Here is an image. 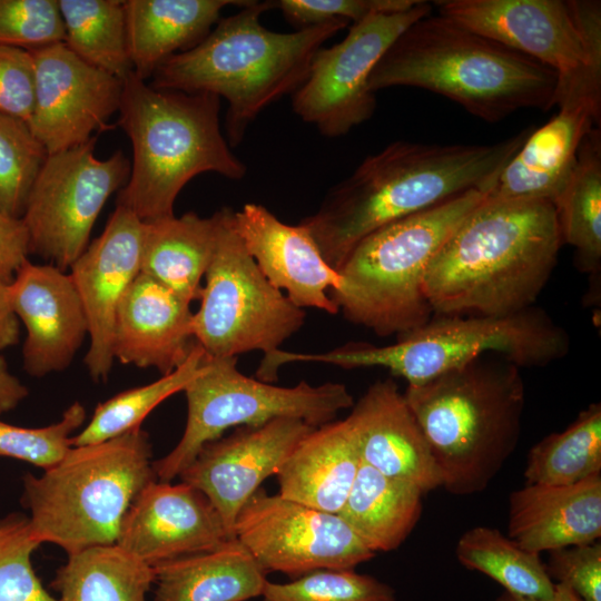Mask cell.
Segmentation results:
<instances>
[{
  "label": "cell",
  "instance_id": "6da1fadb",
  "mask_svg": "<svg viewBox=\"0 0 601 601\" xmlns=\"http://www.w3.org/2000/svg\"><path fill=\"white\" fill-rule=\"evenodd\" d=\"M530 132L526 129L493 145L394 141L366 157L298 224L337 270L352 249L376 229L469 190L489 195Z\"/></svg>",
  "mask_w": 601,
  "mask_h": 601
},
{
  "label": "cell",
  "instance_id": "7a4b0ae2",
  "mask_svg": "<svg viewBox=\"0 0 601 601\" xmlns=\"http://www.w3.org/2000/svg\"><path fill=\"white\" fill-rule=\"evenodd\" d=\"M561 245L553 204L486 197L427 269L424 292L433 315H505L533 306Z\"/></svg>",
  "mask_w": 601,
  "mask_h": 601
},
{
  "label": "cell",
  "instance_id": "3957f363",
  "mask_svg": "<svg viewBox=\"0 0 601 601\" xmlns=\"http://www.w3.org/2000/svg\"><path fill=\"white\" fill-rule=\"evenodd\" d=\"M275 1H249L220 18L191 49L165 60L151 87L188 93H211L227 101V141L235 147L269 105L294 93L306 80L314 55L349 23L331 20L293 32L265 28L262 14Z\"/></svg>",
  "mask_w": 601,
  "mask_h": 601
},
{
  "label": "cell",
  "instance_id": "277c9868",
  "mask_svg": "<svg viewBox=\"0 0 601 601\" xmlns=\"http://www.w3.org/2000/svg\"><path fill=\"white\" fill-rule=\"evenodd\" d=\"M416 87L496 122L524 108L554 107L556 73L437 13L408 26L374 67L368 89Z\"/></svg>",
  "mask_w": 601,
  "mask_h": 601
},
{
  "label": "cell",
  "instance_id": "5b68a950",
  "mask_svg": "<svg viewBox=\"0 0 601 601\" xmlns=\"http://www.w3.org/2000/svg\"><path fill=\"white\" fill-rule=\"evenodd\" d=\"M403 395L452 494L483 492L518 447L525 386L502 356L407 385Z\"/></svg>",
  "mask_w": 601,
  "mask_h": 601
},
{
  "label": "cell",
  "instance_id": "8992f818",
  "mask_svg": "<svg viewBox=\"0 0 601 601\" xmlns=\"http://www.w3.org/2000/svg\"><path fill=\"white\" fill-rule=\"evenodd\" d=\"M220 98L151 87L134 71L122 80L119 125L132 145V164L117 205L142 221L174 216L176 198L197 175L242 179L219 122Z\"/></svg>",
  "mask_w": 601,
  "mask_h": 601
},
{
  "label": "cell",
  "instance_id": "52a82bcc",
  "mask_svg": "<svg viewBox=\"0 0 601 601\" xmlns=\"http://www.w3.org/2000/svg\"><path fill=\"white\" fill-rule=\"evenodd\" d=\"M570 345L566 331L544 309L531 306L505 315H433L390 345L348 342L319 353L279 348L267 354L264 364L273 374L290 363L383 367L407 385H417L490 353L518 367H542L563 358Z\"/></svg>",
  "mask_w": 601,
  "mask_h": 601
},
{
  "label": "cell",
  "instance_id": "ba28073f",
  "mask_svg": "<svg viewBox=\"0 0 601 601\" xmlns=\"http://www.w3.org/2000/svg\"><path fill=\"white\" fill-rule=\"evenodd\" d=\"M487 193L465 191L387 224L363 238L341 267L329 297L348 322L380 337L402 335L433 311L424 292L427 269L457 226Z\"/></svg>",
  "mask_w": 601,
  "mask_h": 601
},
{
  "label": "cell",
  "instance_id": "9c48e42d",
  "mask_svg": "<svg viewBox=\"0 0 601 601\" xmlns=\"http://www.w3.org/2000/svg\"><path fill=\"white\" fill-rule=\"evenodd\" d=\"M151 455L148 433L136 427L104 442L71 446L42 475L27 474L23 501L32 536L67 554L115 544L131 502L157 480Z\"/></svg>",
  "mask_w": 601,
  "mask_h": 601
},
{
  "label": "cell",
  "instance_id": "30bf717a",
  "mask_svg": "<svg viewBox=\"0 0 601 601\" xmlns=\"http://www.w3.org/2000/svg\"><path fill=\"white\" fill-rule=\"evenodd\" d=\"M440 14L556 73L554 106L601 112V3L595 0H442Z\"/></svg>",
  "mask_w": 601,
  "mask_h": 601
},
{
  "label": "cell",
  "instance_id": "8fae6325",
  "mask_svg": "<svg viewBox=\"0 0 601 601\" xmlns=\"http://www.w3.org/2000/svg\"><path fill=\"white\" fill-rule=\"evenodd\" d=\"M187 422L178 444L152 462L157 480L170 482L190 464L208 442L230 427L257 426L269 421L297 418L317 427L353 406L348 388L336 382L276 386L244 375L237 357H211L205 353L203 370L184 390Z\"/></svg>",
  "mask_w": 601,
  "mask_h": 601
},
{
  "label": "cell",
  "instance_id": "7c38bea8",
  "mask_svg": "<svg viewBox=\"0 0 601 601\" xmlns=\"http://www.w3.org/2000/svg\"><path fill=\"white\" fill-rule=\"evenodd\" d=\"M221 209L213 258L194 313L195 341L211 357L268 354L297 333L306 312L274 287L234 227V210Z\"/></svg>",
  "mask_w": 601,
  "mask_h": 601
},
{
  "label": "cell",
  "instance_id": "4fadbf2b",
  "mask_svg": "<svg viewBox=\"0 0 601 601\" xmlns=\"http://www.w3.org/2000/svg\"><path fill=\"white\" fill-rule=\"evenodd\" d=\"M96 137L48 154L21 217L29 253L67 270L89 245L91 229L108 198L130 174L121 150L107 159L95 156Z\"/></svg>",
  "mask_w": 601,
  "mask_h": 601
},
{
  "label": "cell",
  "instance_id": "5bb4252c",
  "mask_svg": "<svg viewBox=\"0 0 601 601\" xmlns=\"http://www.w3.org/2000/svg\"><path fill=\"white\" fill-rule=\"evenodd\" d=\"M430 13L432 4L420 0L411 9L353 23L343 40L314 55L306 80L293 93V111L328 138L368 120L376 107L368 89L374 67L408 26Z\"/></svg>",
  "mask_w": 601,
  "mask_h": 601
},
{
  "label": "cell",
  "instance_id": "9a60e30c",
  "mask_svg": "<svg viewBox=\"0 0 601 601\" xmlns=\"http://www.w3.org/2000/svg\"><path fill=\"white\" fill-rule=\"evenodd\" d=\"M234 533L266 574L292 579L317 570L355 569L376 555L338 514L270 495L263 487L238 512Z\"/></svg>",
  "mask_w": 601,
  "mask_h": 601
},
{
  "label": "cell",
  "instance_id": "2e32d148",
  "mask_svg": "<svg viewBox=\"0 0 601 601\" xmlns=\"http://www.w3.org/2000/svg\"><path fill=\"white\" fill-rule=\"evenodd\" d=\"M35 105L28 125L48 154L87 142L119 110L122 81L76 56L63 42L29 50Z\"/></svg>",
  "mask_w": 601,
  "mask_h": 601
},
{
  "label": "cell",
  "instance_id": "e0dca14e",
  "mask_svg": "<svg viewBox=\"0 0 601 601\" xmlns=\"http://www.w3.org/2000/svg\"><path fill=\"white\" fill-rule=\"evenodd\" d=\"M313 428L288 417L236 427L229 436L206 443L179 477L209 499L234 540L235 520L243 505L267 477L276 475Z\"/></svg>",
  "mask_w": 601,
  "mask_h": 601
},
{
  "label": "cell",
  "instance_id": "ac0fdd59",
  "mask_svg": "<svg viewBox=\"0 0 601 601\" xmlns=\"http://www.w3.org/2000/svg\"><path fill=\"white\" fill-rule=\"evenodd\" d=\"M144 221L116 206L104 231L70 266L82 303L90 344L85 365L95 381L108 377L114 357V331L118 307L140 274Z\"/></svg>",
  "mask_w": 601,
  "mask_h": 601
},
{
  "label": "cell",
  "instance_id": "d6986e66",
  "mask_svg": "<svg viewBox=\"0 0 601 601\" xmlns=\"http://www.w3.org/2000/svg\"><path fill=\"white\" fill-rule=\"evenodd\" d=\"M228 540L221 516L203 492L184 482L154 480L131 502L116 544L155 566Z\"/></svg>",
  "mask_w": 601,
  "mask_h": 601
},
{
  "label": "cell",
  "instance_id": "ffe728a7",
  "mask_svg": "<svg viewBox=\"0 0 601 601\" xmlns=\"http://www.w3.org/2000/svg\"><path fill=\"white\" fill-rule=\"evenodd\" d=\"M9 293L27 332L24 371L42 377L66 370L88 335L87 317L70 273L28 259L9 283Z\"/></svg>",
  "mask_w": 601,
  "mask_h": 601
},
{
  "label": "cell",
  "instance_id": "44dd1931",
  "mask_svg": "<svg viewBox=\"0 0 601 601\" xmlns=\"http://www.w3.org/2000/svg\"><path fill=\"white\" fill-rule=\"evenodd\" d=\"M234 227L264 276L294 305L338 313L329 292L338 288L341 275L302 225L283 223L265 206L247 203L234 210Z\"/></svg>",
  "mask_w": 601,
  "mask_h": 601
},
{
  "label": "cell",
  "instance_id": "7402d4cb",
  "mask_svg": "<svg viewBox=\"0 0 601 601\" xmlns=\"http://www.w3.org/2000/svg\"><path fill=\"white\" fill-rule=\"evenodd\" d=\"M344 420L364 464L424 494L442 486L427 442L394 380L374 382Z\"/></svg>",
  "mask_w": 601,
  "mask_h": 601
},
{
  "label": "cell",
  "instance_id": "603a6c76",
  "mask_svg": "<svg viewBox=\"0 0 601 601\" xmlns=\"http://www.w3.org/2000/svg\"><path fill=\"white\" fill-rule=\"evenodd\" d=\"M193 319L190 303L140 273L118 307L114 357L169 374L186 361L196 342Z\"/></svg>",
  "mask_w": 601,
  "mask_h": 601
},
{
  "label": "cell",
  "instance_id": "cb8c5ba5",
  "mask_svg": "<svg viewBox=\"0 0 601 601\" xmlns=\"http://www.w3.org/2000/svg\"><path fill=\"white\" fill-rule=\"evenodd\" d=\"M600 115L589 106L559 108L546 124L530 132L487 197L554 205L572 177L582 140L600 126Z\"/></svg>",
  "mask_w": 601,
  "mask_h": 601
},
{
  "label": "cell",
  "instance_id": "d4e9b609",
  "mask_svg": "<svg viewBox=\"0 0 601 601\" xmlns=\"http://www.w3.org/2000/svg\"><path fill=\"white\" fill-rule=\"evenodd\" d=\"M540 553L601 536V474L571 485L529 484L509 496L508 534Z\"/></svg>",
  "mask_w": 601,
  "mask_h": 601
},
{
  "label": "cell",
  "instance_id": "484cf974",
  "mask_svg": "<svg viewBox=\"0 0 601 601\" xmlns=\"http://www.w3.org/2000/svg\"><path fill=\"white\" fill-rule=\"evenodd\" d=\"M362 461L345 420L314 427L276 473L284 499L337 514Z\"/></svg>",
  "mask_w": 601,
  "mask_h": 601
},
{
  "label": "cell",
  "instance_id": "4316f807",
  "mask_svg": "<svg viewBox=\"0 0 601 601\" xmlns=\"http://www.w3.org/2000/svg\"><path fill=\"white\" fill-rule=\"evenodd\" d=\"M249 0H127L124 1L128 53L134 73L142 80L174 55L199 43L227 6Z\"/></svg>",
  "mask_w": 601,
  "mask_h": 601
},
{
  "label": "cell",
  "instance_id": "83f0119b",
  "mask_svg": "<svg viewBox=\"0 0 601 601\" xmlns=\"http://www.w3.org/2000/svg\"><path fill=\"white\" fill-rule=\"evenodd\" d=\"M220 221L221 209L209 217L188 211L144 221L140 273L190 304L199 300Z\"/></svg>",
  "mask_w": 601,
  "mask_h": 601
},
{
  "label": "cell",
  "instance_id": "f1b7e54d",
  "mask_svg": "<svg viewBox=\"0 0 601 601\" xmlns=\"http://www.w3.org/2000/svg\"><path fill=\"white\" fill-rule=\"evenodd\" d=\"M154 601H247L260 597L265 571L236 539L193 555L159 563Z\"/></svg>",
  "mask_w": 601,
  "mask_h": 601
},
{
  "label": "cell",
  "instance_id": "f546056e",
  "mask_svg": "<svg viewBox=\"0 0 601 601\" xmlns=\"http://www.w3.org/2000/svg\"><path fill=\"white\" fill-rule=\"evenodd\" d=\"M423 492L361 463L349 494L337 513L373 552L396 550L422 514Z\"/></svg>",
  "mask_w": 601,
  "mask_h": 601
},
{
  "label": "cell",
  "instance_id": "4dcf8cb0",
  "mask_svg": "<svg viewBox=\"0 0 601 601\" xmlns=\"http://www.w3.org/2000/svg\"><path fill=\"white\" fill-rule=\"evenodd\" d=\"M155 570L118 544L68 554L52 587L58 601H147Z\"/></svg>",
  "mask_w": 601,
  "mask_h": 601
},
{
  "label": "cell",
  "instance_id": "1f68e13d",
  "mask_svg": "<svg viewBox=\"0 0 601 601\" xmlns=\"http://www.w3.org/2000/svg\"><path fill=\"white\" fill-rule=\"evenodd\" d=\"M562 243L574 248L578 269L599 278L601 270V134L582 140L572 177L554 204Z\"/></svg>",
  "mask_w": 601,
  "mask_h": 601
},
{
  "label": "cell",
  "instance_id": "d6a6232c",
  "mask_svg": "<svg viewBox=\"0 0 601 601\" xmlns=\"http://www.w3.org/2000/svg\"><path fill=\"white\" fill-rule=\"evenodd\" d=\"M455 556L461 565L485 574L509 593L546 599L554 592L555 583L540 553L523 549L497 529L477 525L465 531Z\"/></svg>",
  "mask_w": 601,
  "mask_h": 601
},
{
  "label": "cell",
  "instance_id": "836d02e7",
  "mask_svg": "<svg viewBox=\"0 0 601 601\" xmlns=\"http://www.w3.org/2000/svg\"><path fill=\"white\" fill-rule=\"evenodd\" d=\"M523 474L526 483L545 485H571L601 474V404H590L565 430L534 444Z\"/></svg>",
  "mask_w": 601,
  "mask_h": 601
},
{
  "label": "cell",
  "instance_id": "e575fe53",
  "mask_svg": "<svg viewBox=\"0 0 601 601\" xmlns=\"http://www.w3.org/2000/svg\"><path fill=\"white\" fill-rule=\"evenodd\" d=\"M63 43L87 63L121 81L131 73L124 1L58 0Z\"/></svg>",
  "mask_w": 601,
  "mask_h": 601
},
{
  "label": "cell",
  "instance_id": "d590c367",
  "mask_svg": "<svg viewBox=\"0 0 601 601\" xmlns=\"http://www.w3.org/2000/svg\"><path fill=\"white\" fill-rule=\"evenodd\" d=\"M205 352L195 342L186 361L159 380L129 388L98 404L90 421L76 436L71 446L95 444L117 437L136 427L162 401L184 391L200 374Z\"/></svg>",
  "mask_w": 601,
  "mask_h": 601
},
{
  "label": "cell",
  "instance_id": "8d00e7d4",
  "mask_svg": "<svg viewBox=\"0 0 601 601\" xmlns=\"http://www.w3.org/2000/svg\"><path fill=\"white\" fill-rule=\"evenodd\" d=\"M47 156L27 121L0 112V213L22 217Z\"/></svg>",
  "mask_w": 601,
  "mask_h": 601
},
{
  "label": "cell",
  "instance_id": "74e56055",
  "mask_svg": "<svg viewBox=\"0 0 601 601\" xmlns=\"http://www.w3.org/2000/svg\"><path fill=\"white\" fill-rule=\"evenodd\" d=\"M262 601H396L394 589L354 569L317 570L287 583L267 581Z\"/></svg>",
  "mask_w": 601,
  "mask_h": 601
},
{
  "label": "cell",
  "instance_id": "f35d334b",
  "mask_svg": "<svg viewBox=\"0 0 601 601\" xmlns=\"http://www.w3.org/2000/svg\"><path fill=\"white\" fill-rule=\"evenodd\" d=\"M39 545L27 516L14 513L0 520V601H58L33 570L31 555Z\"/></svg>",
  "mask_w": 601,
  "mask_h": 601
},
{
  "label": "cell",
  "instance_id": "ab89813d",
  "mask_svg": "<svg viewBox=\"0 0 601 601\" xmlns=\"http://www.w3.org/2000/svg\"><path fill=\"white\" fill-rule=\"evenodd\" d=\"M86 408L72 403L59 422L45 427H22L0 421V455L18 459L48 470L71 447V434L86 420Z\"/></svg>",
  "mask_w": 601,
  "mask_h": 601
},
{
  "label": "cell",
  "instance_id": "60d3db41",
  "mask_svg": "<svg viewBox=\"0 0 601 601\" xmlns=\"http://www.w3.org/2000/svg\"><path fill=\"white\" fill-rule=\"evenodd\" d=\"M57 0H0V43L37 49L65 41Z\"/></svg>",
  "mask_w": 601,
  "mask_h": 601
},
{
  "label": "cell",
  "instance_id": "b9f144b4",
  "mask_svg": "<svg viewBox=\"0 0 601 601\" xmlns=\"http://www.w3.org/2000/svg\"><path fill=\"white\" fill-rule=\"evenodd\" d=\"M420 0H280L275 1L284 18L297 29L331 20L356 23L370 16L411 9Z\"/></svg>",
  "mask_w": 601,
  "mask_h": 601
},
{
  "label": "cell",
  "instance_id": "7bdbcfd3",
  "mask_svg": "<svg viewBox=\"0 0 601 601\" xmlns=\"http://www.w3.org/2000/svg\"><path fill=\"white\" fill-rule=\"evenodd\" d=\"M545 563L554 583L569 587L581 601H601V543L552 550Z\"/></svg>",
  "mask_w": 601,
  "mask_h": 601
},
{
  "label": "cell",
  "instance_id": "ee69618b",
  "mask_svg": "<svg viewBox=\"0 0 601 601\" xmlns=\"http://www.w3.org/2000/svg\"><path fill=\"white\" fill-rule=\"evenodd\" d=\"M35 105V65L27 49L0 43V112L28 122Z\"/></svg>",
  "mask_w": 601,
  "mask_h": 601
},
{
  "label": "cell",
  "instance_id": "f6af8a7d",
  "mask_svg": "<svg viewBox=\"0 0 601 601\" xmlns=\"http://www.w3.org/2000/svg\"><path fill=\"white\" fill-rule=\"evenodd\" d=\"M29 255L28 233L22 219L0 213V277L10 283Z\"/></svg>",
  "mask_w": 601,
  "mask_h": 601
},
{
  "label": "cell",
  "instance_id": "bcb514c9",
  "mask_svg": "<svg viewBox=\"0 0 601 601\" xmlns=\"http://www.w3.org/2000/svg\"><path fill=\"white\" fill-rule=\"evenodd\" d=\"M19 319L12 308L9 283L0 277V352L19 342Z\"/></svg>",
  "mask_w": 601,
  "mask_h": 601
},
{
  "label": "cell",
  "instance_id": "7dc6e473",
  "mask_svg": "<svg viewBox=\"0 0 601 601\" xmlns=\"http://www.w3.org/2000/svg\"><path fill=\"white\" fill-rule=\"evenodd\" d=\"M28 393L27 386L10 373L6 358L0 355V415L17 407Z\"/></svg>",
  "mask_w": 601,
  "mask_h": 601
},
{
  "label": "cell",
  "instance_id": "c3c4849f",
  "mask_svg": "<svg viewBox=\"0 0 601 601\" xmlns=\"http://www.w3.org/2000/svg\"><path fill=\"white\" fill-rule=\"evenodd\" d=\"M494 601H581L578 595L565 584L555 583L554 592L550 598H525L503 591Z\"/></svg>",
  "mask_w": 601,
  "mask_h": 601
}]
</instances>
